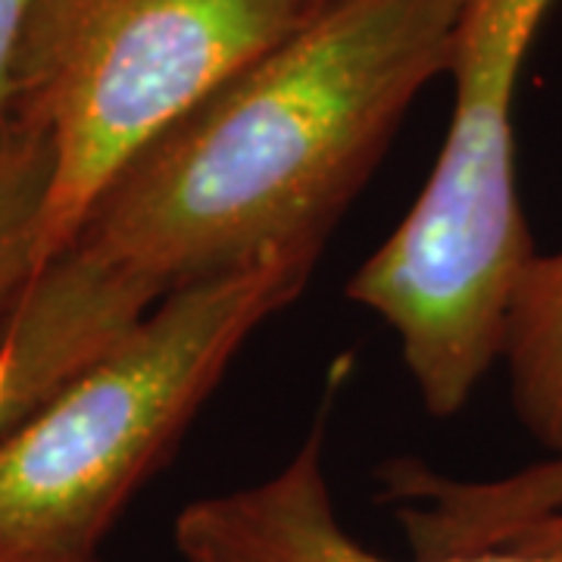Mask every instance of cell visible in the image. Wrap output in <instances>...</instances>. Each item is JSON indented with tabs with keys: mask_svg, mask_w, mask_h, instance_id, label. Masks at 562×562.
<instances>
[{
	"mask_svg": "<svg viewBox=\"0 0 562 562\" xmlns=\"http://www.w3.org/2000/svg\"><path fill=\"white\" fill-rule=\"evenodd\" d=\"M341 382L331 375L310 435L279 472L181 509L172 528L181 562H562L509 547L394 560L357 541L338 519L325 472L328 413Z\"/></svg>",
	"mask_w": 562,
	"mask_h": 562,
	"instance_id": "obj_5",
	"label": "cell"
},
{
	"mask_svg": "<svg viewBox=\"0 0 562 562\" xmlns=\"http://www.w3.org/2000/svg\"><path fill=\"white\" fill-rule=\"evenodd\" d=\"M316 13L310 0H35L7 110L54 144L38 272L125 162Z\"/></svg>",
	"mask_w": 562,
	"mask_h": 562,
	"instance_id": "obj_4",
	"label": "cell"
},
{
	"mask_svg": "<svg viewBox=\"0 0 562 562\" xmlns=\"http://www.w3.org/2000/svg\"><path fill=\"white\" fill-rule=\"evenodd\" d=\"M319 244L162 297L0 438V562H101L103 541L247 338L297 301Z\"/></svg>",
	"mask_w": 562,
	"mask_h": 562,
	"instance_id": "obj_2",
	"label": "cell"
},
{
	"mask_svg": "<svg viewBox=\"0 0 562 562\" xmlns=\"http://www.w3.org/2000/svg\"><path fill=\"white\" fill-rule=\"evenodd\" d=\"M503 360L525 431L547 457H562V250L528 262L509 313Z\"/></svg>",
	"mask_w": 562,
	"mask_h": 562,
	"instance_id": "obj_8",
	"label": "cell"
},
{
	"mask_svg": "<svg viewBox=\"0 0 562 562\" xmlns=\"http://www.w3.org/2000/svg\"><path fill=\"white\" fill-rule=\"evenodd\" d=\"M465 0H335L122 166L76 241L150 303L319 244L425 85Z\"/></svg>",
	"mask_w": 562,
	"mask_h": 562,
	"instance_id": "obj_1",
	"label": "cell"
},
{
	"mask_svg": "<svg viewBox=\"0 0 562 562\" xmlns=\"http://www.w3.org/2000/svg\"><path fill=\"white\" fill-rule=\"evenodd\" d=\"M54 188V144L16 113L0 116V338L38 276Z\"/></svg>",
	"mask_w": 562,
	"mask_h": 562,
	"instance_id": "obj_9",
	"label": "cell"
},
{
	"mask_svg": "<svg viewBox=\"0 0 562 562\" xmlns=\"http://www.w3.org/2000/svg\"><path fill=\"white\" fill-rule=\"evenodd\" d=\"M150 306L76 250L47 262L0 338V438L106 353Z\"/></svg>",
	"mask_w": 562,
	"mask_h": 562,
	"instance_id": "obj_6",
	"label": "cell"
},
{
	"mask_svg": "<svg viewBox=\"0 0 562 562\" xmlns=\"http://www.w3.org/2000/svg\"><path fill=\"white\" fill-rule=\"evenodd\" d=\"M497 547H509V550H522V553H538V557L562 560V513L525 525V528H519L516 535H509Z\"/></svg>",
	"mask_w": 562,
	"mask_h": 562,
	"instance_id": "obj_11",
	"label": "cell"
},
{
	"mask_svg": "<svg viewBox=\"0 0 562 562\" xmlns=\"http://www.w3.org/2000/svg\"><path fill=\"white\" fill-rule=\"evenodd\" d=\"M553 0H465L453 116L416 206L362 262L347 297L394 331L431 416L460 413L503 357L535 244L513 162V101Z\"/></svg>",
	"mask_w": 562,
	"mask_h": 562,
	"instance_id": "obj_3",
	"label": "cell"
},
{
	"mask_svg": "<svg viewBox=\"0 0 562 562\" xmlns=\"http://www.w3.org/2000/svg\"><path fill=\"white\" fill-rule=\"evenodd\" d=\"M35 10V0H0V116L10 103V81H13V63L20 54L22 32Z\"/></svg>",
	"mask_w": 562,
	"mask_h": 562,
	"instance_id": "obj_10",
	"label": "cell"
},
{
	"mask_svg": "<svg viewBox=\"0 0 562 562\" xmlns=\"http://www.w3.org/2000/svg\"><path fill=\"white\" fill-rule=\"evenodd\" d=\"M310 3H313V7H319V10H322V7H328V3H335V0H310Z\"/></svg>",
	"mask_w": 562,
	"mask_h": 562,
	"instance_id": "obj_12",
	"label": "cell"
},
{
	"mask_svg": "<svg viewBox=\"0 0 562 562\" xmlns=\"http://www.w3.org/2000/svg\"><path fill=\"white\" fill-rule=\"evenodd\" d=\"M379 482L413 557L494 550L525 525L562 513V457L497 479H453L419 460H394Z\"/></svg>",
	"mask_w": 562,
	"mask_h": 562,
	"instance_id": "obj_7",
	"label": "cell"
}]
</instances>
